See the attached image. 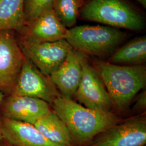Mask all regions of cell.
Wrapping results in <instances>:
<instances>
[{
    "label": "cell",
    "instance_id": "5",
    "mask_svg": "<svg viewBox=\"0 0 146 146\" xmlns=\"http://www.w3.org/2000/svg\"><path fill=\"white\" fill-rule=\"evenodd\" d=\"M25 56L13 31H0V92L10 95L15 87Z\"/></svg>",
    "mask_w": 146,
    "mask_h": 146
},
{
    "label": "cell",
    "instance_id": "13",
    "mask_svg": "<svg viewBox=\"0 0 146 146\" xmlns=\"http://www.w3.org/2000/svg\"><path fill=\"white\" fill-rule=\"evenodd\" d=\"M0 128L3 140L13 146H62L47 139L32 124L2 117Z\"/></svg>",
    "mask_w": 146,
    "mask_h": 146
},
{
    "label": "cell",
    "instance_id": "11",
    "mask_svg": "<svg viewBox=\"0 0 146 146\" xmlns=\"http://www.w3.org/2000/svg\"><path fill=\"white\" fill-rule=\"evenodd\" d=\"M2 104L3 117L32 125L52 110L47 102L25 96L8 95Z\"/></svg>",
    "mask_w": 146,
    "mask_h": 146
},
{
    "label": "cell",
    "instance_id": "1",
    "mask_svg": "<svg viewBox=\"0 0 146 146\" xmlns=\"http://www.w3.org/2000/svg\"><path fill=\"white\" fill-rule=\"evenodd\" d=\"M52 110L67 127L75 145L91 142L121 119L113 112H103L86 108L60 96L50 104Z\"/></svg>",
    "mask_w": 146,
    "mask_h": 146
},
{
    "label": "cell",
    "instance_id": "19",
    "mask_svg": "<svg viewBox=\"0 0 146 146\" xmlns=\"http://www.w3.org/2000/svg\"><path fill=\"white\" fill-rule=\"evenodd\" d=\"M146 108V90L143 91L140 94L136 100L135 104L134 105L133 110L135 112H145Z\"/></svg>",
    "mask_w": 146,
    "mask_h": 146
},
{
    "label": "cell",
    "instance_id": "7",
    "mask_svg": "<svg viewBox=\"0 0 146 146\" xmlns=\"http://www.w3.org/2000/svg\"><path fill=\"white\" fill-rule=\"evenodd\" d=\"M25 56L43 74L50 76L64 61L72 48L65 39L55 42L19 43Z\"/></svg>",
    "mask_w": 146,
    "mask_h": 146
},
{
    "label": "cell",
    "instance_id": "16",
    "mask_svg": "<svg viewBox=\"0 0 146 146\" xmlns=\"http://www.w3.org/2000/svg\"><path fill=\"white\" fill-rule=\"evenodd\" d=\"M25 0H0V31L21 32L26 25Z\"/></svg>",
    "mask_w": 146,
    "mask_h": 146
},
{
    "label": "cell",
    "instance_id": "21",
    "mask_svg": "<svg viewBox=\"0 0 146 146\" xmlns=\"http://www.w3.org/2000/svg\"><path fill=\"white\" fill-rule=\"evenodd\" d=\"M5 94L0 92V104H2L3 101L5 99H4L5 98Z\"/></svg>",
    "mask_w": 146,
    "mask_h": 146
},
{
    "label": "cell",
    "instance_id": "17",
    "mask_svg": "<svg viewBox=\"0 0 146 146\" xmlns=\"http://www.w3.org/2000/svg\"><path fill=\"white\" fill-rule=\"evenodd\" d=\"M84 0H54L52 10L66 28L75 26Z\"/></svg>",
    "mask_w": 146,
    "mask_h": 146
},
{
    "label": "cell",
    "instance_id": "15",
    "mask_svg": "<svg viewBox=\"0 0 146 146\" xmlns=\"http://www.w3.org/2000/svg\"><path fill=\"white\" fill-rule=\"evenodd\" d=\"M146 61V36L137 37L119 47L109 58V62L122 66L144 64Z\"/></svg>",
    "mask_w": 146,
    "mask_h": 146
},
{
    "label": "cell",
    "instance_id": "2",
    "mask_svg": "<svg viewBox=\"0 0 146 146\" xmlns=\"http://www.w3.org/2000/svg\"><path fill=\"white\" fill-rule=\"evenodd\" d=\"M93 67L110 96L113 109L123 113L146 85V67L144 64L122 66L102 60L94 61Z\"/></svg>",
    "mask_w": 146,
    "mask_h": 146
},
{
    "label": "cell",
    "instance_id": "4",
    "mask_svg": "<svg viewBox=\"0 0 146 146\" xmlns=\"http://www.w3.org/2000/svg\"><path fill=\"white\" fill-rule=\"evenodd\" d=\"M79 15L85 20L134 31L146 25L141 14L123 0H90L82 5Z\"/></svg>",
    "mask_w": 146,
    "mask_h": 146
},
{
    "label": "cell",
    "instance_id": "12",
    "mask_svg": "<svg viewBox=\"0 0 146 146\" xmlns=\"http://www.w3.org/2000/svg\"><path fill=\"white\" fill-rule=\"evenodd\" d=\"M84 54L72 48L64 61L50 75L63 98L73 100L80 82Z\"/></svg>",
    "mask_w": 146,
    "mask_h": 146
},
{
    "label": "cell",
    "instance_id": "22",
    "mask_svg": "<svg viewBox=\"0 0 146 146\" xmlns=\"http://www.w3.org/2000/svg\"><path fill=\"white\" fill-rule=\"evenodd\" d=\"M2 140H3V137H2V132H1V128H0V143H1Z\"/></svg>",
    "mask_w": 146,
    "mask_h": 146
},
{
    "label": "cell",
    "instance_id": "23",
    "mask_svg": "<svg viewBox=\"0 0 146 146\" xmlns=\"http://www.w3.org/2000/svg\"><path fill=\"white\" fill-rule=\"evenodd\" d=\"M6 144H7V145H5V146H11V145H9V144H8V143H6Z\"/></svg>",
    "mask_w": 146,
    "mask_h": 146
},
{
    "label": "cell",
    "instance_id": "3",
    "mask_svg": "<svg viewBox=\"0 0 146 146\" xmlns=\"http://www.w3.org/2000/svg\"><path fill=\"white\" fill-rule=\"evenodd\" d=\"M127 34L109 26H80L67 29L65 40L74 50L86 56H110Z\"/></svg>",
    "mask_w": 146,
    "mask_h": 146
},
{
    "label": "cell",
    "instance_id": "10",
    "mask_svg": "<svg viewBox=\"0 0 146 146\" xmlns=\"http://www.w3.org/2000/svg\"><path fill=\"white\" fill-rule=\"evenodd\" d=\"M67 29L51 9L27 23L20 32V40L31 43L55 42L65 38Z\"/></svg>",
    "mask_w": 146,
    "mask_h": 146
},
{
    "label": "cell",
    "instance_id": "8",
    "mask_svg": "<svg viewBox=\"0 0 146 146\" xmlns=\"http://www.w3.org/2000/svg\"><path fill=\"white\" fill-rule=\"evenodd\" d=\"M82 72L75 98L84 107L103 112H111L110 96L99 74L84 55Z\"/></svg>",
    "mask_w": 146,
    "mask_h": 146
},
{
    "label": "cell",
    "instance_id": "6",
    "mask_svg": "<svg viewBox=\"0 0 146 146\" xmlns=\"http://www.w3.org/2000/svg\"><path fill=\"white\" fill-rule=\"evenodd\" d=\"M98 136L91 146H146V114L121 120Z\"/></svg>",
    "mask_w": 146,
    "mask_h": 146
},
{
    "label": "cell",
    "instance_id": "20",
    "mask_svg": "<svg viewBox=\"0 0 146 146\" xmlns=\"http://www.w3.org/2000/svg\"><path fill=\"white\" fill-rule=\"evenodd\" d=\"M136 2H137L138 3H139L140 4H141L142 5L143 7H144L145 8H146V0H135Z\"/></svg>",
    "mask_w": 146,
    "mask_h": 146
},
{
    "label": "cell",
    "instance_id": "18",
    "mask_svg": "<svg viewBox=\"0 0 146 146\" xmlns=\"http://www.w3.org/2000/svg\"><path fill=\"white\" fill-rule=\"evenodd\" d=\"M54 0H25L24 11L26 23L43 12L52 9Z\"/></svg>",
    "mask_w": 146,
    "mask_h": 146
},
{
    "label": "cell",
    "instance_id": "14",
    "mask_svg": "<svg viewBox=\"0 0 146 146\" xmlns=\"http://www.w3.org/2000/svg\"><path fill=\"white\" fill-rule=\"evenodd\" d=\"M47 139L62 146H74L67 127L52 110L33 124Z\"/></svg>",
    "mask_w": 146,
    "mask_h": 146
},
{
    "label": "cell",
    "instance_id": "9",
    "mask_svg": "<svg viewBox=\"0 0 146 146\" xmlns=\"http://www.w3.org/2000/svg\"><path fill=\"white\" fill-rule=\"evenodd\" d=\"M11 95L35 98L50 105L56 98L62 96L50 76L41 73L26 57Z\"/></svg>",
    "mask_w": 146,
    "mask_h": 146
}]
</instances>
